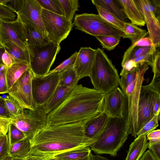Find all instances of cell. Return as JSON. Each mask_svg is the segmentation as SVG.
Listing matches in <instances>:
<instances>
[{"label":"cell","mask_w":160,"mask_h":160,"mask_svg":"<svg viewBox=\"0 0 160 160\" xmlns=\"http://www.w3.org/2000/svg\"><path fill=\"white\" fill-rule=\"evenodd\" d=\"M89 119L47 126L30 141L31 148L25 160H52L65 152L90 147L97 140L85 135V125Z\"/></svg>","instance_id":"1"},{"label":"cell","mask_w":160,"mask_h":160,"mask_svg":"<svg viewBox=\"0 0 160 160\" xmlns=\"http://www.w3.org/2000/svg\"><path fill=\"white\" fill-rule=\"evenodd\" d=\"M105 94L82 84L47 115V126H57L91 119L103 111Z\"/></svg>","instance_id":"2"},{"label":"cell","mask_w":160,"mask_h":160,"mask_svg":"<svg viewBox=\"0 0 160 160\" xmlns=\"http://www.w3.org/2000/svg\"><path fill=\"white\" fill-rule=\"evenodd\" d=\"M132 133L128 125L126 117H109L97 140L90 148L96 153L108 154L115 157L128 135Z\"/></svg>","instance_id":"3"},{"label":"cell","mask_w":160,"mask_h":160,"mask_svg":"<svg viewBox=\"0 0 160 160\" xmlns=\"http://www.w3.org/2000/svg\"><path fill=\"white\" fill-rule=\"evenodd\" d=\"M94 89L106 94L119 85L118 72L104 51L96 49L89 76Z\"/></svg>","instance_id":"4"},{"label":"cell","mask_w":160,"mask_h":160,"mask_svg":"<svg viewBox=\"0 0 160 160\" xmlns=\"http://www.w3.org/2000/svg\"><path fill=\"white\" fill-rule=\"evenodd\" d=\"M72 24L76 29L94 37L109 35L121 38L124 35L123 31L95 14H77Z\"/></svg>","instance_id":"5"},{"label":"cell","mask_w":160,"mask_h":160,"mask_svg":"<svg viewBox=\"0 0 160 160\" xmlns=\"http://www.w3.org/2000/svg\"><path fill=\"white\" fill-rule=\"evenodd\" d=\"M60 49L59 44L50 41L30 49L29 66L34 76H44L48 73Z\"/></svg>","instance_id":"6"},{"label":"cell","mask_w":160,"mask_h":160,"mask_svg":"<svg viewBox=\"0 0 160 160\" xmlns=\"http://www.w3.org/2000/svg\"><path fill=\"white\" fill-rule=\"evenodd\" d=\"M160 89L159 78H152L149 84L142 86L137 109L138 132L154 116L153 106L160 98Z\"/></svg>","instance_id":"7"},{"label":"cell","mask_w":160,"mask_h":160,"mask_svg":"<svg viewBox=\"0 0 160 160\" xmlns=\"http://www.w3.org/2000/svg\"><path fill=\"white\" fill-rule=\"evenodd\" d=\"M47 115L43 106L34 110L23 108L21 116L12 120V122L23 132L25 138L30 141L46 126Z\"/></svg>","instance_id":"8"},{"label":"cell","mask_w":160,"mask_h":160,"mask_svg":"<svg viewBox=\"0 0 160 160\" xmlns=\"http://www.w3.org/2000/svg\"><path fill=\"white\" fill-rule=\"evenodd\" d=\"M149 68L146 64H138V69L135 80L127 88L124 92L128 100V123L133 131L132 136L137 138V109L141 88L144 80V75Z\"/></svg>","instance_id":"9"},{"label":"cell","mask_w":160,"mask_h":160,"mask_svg":"<svg viewBox=\"0 0 160 160\" xmlns=\"http://www.w3.org/2000/svg\"><path fill=\"white\" fill-rule=\"evenodd\" d=\"M42 19L47 37L50 42L58 44L65 39L73 26L64 16L42 9Z\"/></svg>","instance_id":"10"},{"label":"cell","mask_w":160,"mask_h":160,"mask_svg":"<svg viewBox=\"0 0 160 160\" xmlns=\"http://www.w3.org/2000/svg\"><path fill=\"white\" fill-rule=\"evenodd\" d=\"M60 72L48 74L44 76H34L32 82V93L37 107L44 106L58 85Z\"/></svg>","instance_id":"11"},{"label":"cell","mask_w":160,"mask_h":160,"mask_svg":"<svg viewBox=\"0 0 160 160\" xmlns=\"http://www.w3.org/2000/svg\"><path fill=\"white\" fill-rule=\"evenodd\" d=\"M34 76L29 67L8 90V95L23 108L34 110L37 107L32 93V82Z\"/></svg>","instance_id":"12"},{"label":"cell","mask_w":160,"mask_h":160,"mask_svg":"<svg viewBox=\"0 0 160 160\" xmlns=\"http://www.w3.org/2000/svg\"><path fill=\"white\" fill-rule=\"evenodd\" d=\"M7 41L29 53L30 56L31 52L27 44L22 21L18 15L14 20L0 18V45Z\"/></svg>","instance_id":"13"},{"label":"cell","mask_w":160,"mask_h":160,"mask_svg":"<svg viewBox=\"0 0 160 160\" xmlns=\"http://www.w3.org/2000/svg\"><path fill=\"white\" fill-rule=\"evenodd\" d=\"M103 112L110 118L127 117L128 112L127 97L118 87L105 95Z\"/></svg>","instance_id":"14"},{"label":"cell","mask_w":160,"mask_h":160,"mask_svg":"<svg viewBox=\"0 0 160 160\" xmlns=\"http://www.w3.org/2000/svg\"><path fill=\"white\" fill-rule=\"evenodd\" d=\"M146 24L149 38L152 44L158 48L160 46V22L148 7L146 0H134Z\"/></svg>","instance_id":"15"},{"label":"cell","mask_w":160,"mask_h":160,"mask_svg":"<svg viewBox=\"0 0 160 160\" xmlns=\"http://www.w3.org/2000/svg\"><path fill=\"white\" fill-rule=\"evenodd\" d=\"M42 9L36 0H24L20 10L16 14L22 21L46 35L42 19Z\"/></svg>","instance_id":"16"},{"label":"cell","mask_w":160,"mask_h":160,"mask_svg":"<svg viewBox=\"0 0 160 160\" xmlns=\"http://www.w3.org/2000/svg\"><path fill=\"white\" fill-rule=\"evenodd\" d=\"M96 52V49L90 47L80 48L73 67L79 80L89 77Z\"/></svg>","instance_id":"17"},{"label":"cell","mask_w":160,"mask_h":160,"mask_svg":"<svg viewBox=\"0 0 160 160\" xmlns=\"http://www.w3.org/2000/svg\"><path fill=\"white\" fill-rule=\"evenodd\" d=\"M109 118L103 111L98 115L88 120L84 128L85 136L97 140L106 125Z\"/></svg>","instance_id":"18"},{"label":"cell","mask_w":160,"mask_h":160,"mask_svg":"<svg viewBox=\"0 0 160 160\" xmlns=\"http://www.w3.org/2000/svg\"><path fill=\"white\" fill-rule=\"evenodd\" d=\"M123 9L127 18L131 22L140 27L145 24L141 13L134 0H116Z\"/></svg>","instance_id":"19"},{"label":"cell","mask_w":160,"mask_h":160,"mask_svg":"<svg viewBox=\"0 0 160 160\" xmlns=\"http://www.w3.org/2000/svg\"><path fill=\"white\" fill-rule=\"evenodd\" d=\"M21 21L27 44L30 50L36 45L49 41L46 35L29 24Z\"/></svg>","instance_id":"20"},{"label":"cell","mask_w":160,"mask_h":160,"mask_svg":"<svg viewBox=\"0 0 160 160\" xmlns=\"http://www.w3.org/2000/svg\"><path fill=\"white\" fill-rule=\"evenodd\" d=\"M74 88L58 85L50 98L43 106L46 113L48 114L57 108Z\"/></svg>","instance_id":"21"},{"label":"cell","mask_w":160,"mask_h":160,"mask_svg":"<svg viewBox=\"0 0 160 160\" xmlns=\"http://www.w3.org/2000/svg\"><path fill=\"white\" fill-rule=\"evenodd\" d=\"M146 136L137 137L130 145L125 160H139L148 148Z\"/></svg>","instance_id":"22"},{"label":"cell","mask_w":160,"mask_h":160,"mask_svg":"<svg viewBox=\"0 0 160 160\" xmlns=\"http://www.w3.org/2000/svg\"><path fill=\"white\" fill-rule=\"evenodd\" d=\"M29 67L27 62L13 63L7 67L6 70V78L8 90Z\"/></svg>","instance_id":"23"},{"label":"cell","mask_w":160,"mask_h":160,"mask_svg":"<svg viewBox=\"0 0 160 160\" xmlns=\"http://www.w3.org/2000/svg\"><path fill=\"white\" fill-rule=\"evenodd\" d=\"M9 54L13 61V63L18 62H27L29 64L30 56L26 52L9 41H5L1 45Z\"/></svg>","instance_id":"24"},{"label":"cell","mask_w":160,"mask_h":160,"mask_svg":"<svg viewBox=\"0 0 160 160\" xmlns=\"http://www.w3.org/2000/svg\"><path fill=\"white\" fill-rule=\"evenodd\" d=\"M92 4L102 7L114 14L122 21L126 22L127 18L123 9L116 0H92Z\"/></svg>","instance_id":"25"},{"label":"cell","mask_w":160,"mask_h":160,"mask_svg":"<svg viewBox=\"0 0 160 160\" xmlns=\"http://www.w3.org/2000/svg\"><path fill=\"white\" fill-rule=\"evenodd\" d=\"M123 31V38L130 39L132 44L141 38L146 37L148 32L138 26L131 23L125 22Z\"/></svg>","instance_id":"26"},{"label":"cell","mask_w":160,"mask_h":160,"mask_svg":"<svg viewBox=\"0 0 160 160\" xmlns=\"http://www.w3.org/2000/svg\"><path fill=\"white\" fill-rule=\"evenodd\" d=\"M30 141L24 138L10 145V155L17 158L25 159L30 151Z\"/></svg>","instance_id":"27"},{"label":"cell","mask_w":160,"mask_h":160,"mask_svg":"<svg viewBox=\"0 0 160 160\" xmlns=\"http://www.w3.org/2000/svg\"><path fill=\"white\" fill-rule=\"evenodd\" d=\"M90 147L73 149L55 156L52 159L78 160L88 156L91 152Z\"/></svg>","instance_id":"28"},{"label":"cell","mask_w":160,"mask_h":160,"mask_svg":"<svg viewBox=\"0 0 160 160\" xmlns=\"http://www.w3.org/2000/svg\"><path fill=\"white\" fill-rule=\"evenodd\" d=\"M79 80L72 67L60 72L58 85L73 88L78 85Z\"/></svg>","instance_id":"29"},{"label":"cell","mask_w":160,"mask_h":160,"mask_svg":"<svg viewBox=\"0 0 160 160\" xmlns=\"http://www.w3.org/2000/svg\"><path fill=\"white\" fill-rule=\"evenodd\" d=\"M4 99L6 110L12 120L20 117L23 108L20 104L9 95H6Z\"/></svg>","instance_id":"30"},{"label":"cell","mask_w":160,"mask_h":160,"mask_svg":"<svg viewBox=\"0 0 160 160\" xmlns=\"http://www.w3.org/2000/svg\"><path fill=\"white\" fill-rule=\"evenodd\" d=\"M150 49L151 46L143 47H131L130 46L124 53L121 62L122 66L127 62L148 52Z\"/></svg>","instance_id":"31"},{"label":"cell","mask_w":160,"mask_h":160,"mask_svg":"<svg viewBox=\"0 0 160 160\" xmlns=\"http://www.w3.org/2000/svg\"><path fill=\"white\" fill-rule=\"evenodd\" d=\"M95 6L99 16L108 22L123 31L125 22L100 6L97 5Z\"/></svg>","instance_id":"32"},{"label":"cell","mask_w":160,"mask_h":160,"mask_svg":"<svg viewBox=\"0 0 160 160\" xmlns=\"http://www.w3.org/2000/svg\"><path fill=\"white\" fill-rule=\"evenodd\" d=\"M63 10L64 16L72 22L75 12L79 7L78 0H58Z\"/></svg>","instance_id":"33"},{"label":"cell","mask_w":160,"mask_h":160,"mask_svg":"<svg viewBox=\"0 0 160 160\" xmlns=\"http://www.w3.org/2000/svg\"><path fill=\"white\" fill-rule=\"evenodd\" d=\"M42 9L53 13L64 16L62 6L58 0H36Z\"/></svg>","instance_id":"34"},{"label":"cell","mask_w":160,"mask_h":160,"mask_svg":"<svg viewBox=\"0 0 160 160\" xmlns=\"http://www.w3.org/2000/svg\"><path fill=\"white\" fill-rule=\"evenodd\" d=\"M99 41L102 48L108 51L114 49L119 44L121 38L109 36H98L95 37Z\"/></svg>","instance_id":"35"},{"label":"cell","mask_w":160,"mask_h":160,"mask_svg":"<svg viewBox=\"0 0 160 160\" xmlns=\"http://www.w3.org/2000/svg\"><path fill=\"white\" fill-rule=\"evenodd\" d=\"M138 69V64L130 71L121 76L120 79L119 85L122 91L124 93L127 87L135 79Z\"/></svg>","instance_id":"36"},{"label":"cell","mask_w":160,"mask_h":160,"mask_svg":"<svg viewBox=\"0 0 160 160\" xmlns=\"http://www.w3.org/2000/svg\"><path fill=\"white\" fill-rule=\"evenodd\" d=\"M8 132L10 145L25 138L23 132L12 122L10 124Z\"/></svg>","instance_id":"37"},{"label":"cell","mask_w":160,"mask_h":160,"mask_svg":"<svg viewBox=\"0 0 160 160\" xmlns=\"http://www.w3.org/2000/svg\"><path fill=\"white\" fill-rule=\"evenodd\" d=\"M159 114L155 115L137 133L136 136H146L151 132L154 130L159 125Z\"/></svg>","instance_id":"38"},{"label":"cell","mask_w":160,"mask_h":160,"mask_svg":"<svg viewBox=\"0 0 160 160\" xmlns=\"http://www.w3.org/2000/svg\"><path fill=\"white\" fill-rule=\"evenodd\" d=\"M157 48L152 44L151 46L150 50L148 52L132 60L137 65L140 64H146L151 67Z\"/></svg>","instance_id":"39"},{"label":"cell","mask_w":160,"mask_h":160,"mask_svg":"<svg viewBox=\"0 0 160 160\" xmlns=\"http://www.w3.org/2000/svg\"><path fill=\"white\" fill-rule=\"evenodd\" d=\"M78 52H75L69 58L62 62L53 69L50 71L48 74L55 72H60L73 67L77 56Z\"/></svg>","instance_id":"40"},{"label":"cell","mask_w":160,"mask_h":160,"mask_svg":"<svg viewBox=\"0 0 160 160\" xmlns=\"http://www.w3.org/2000/svg\"><path fill=\"white\" fill-rule=\"evenodd\" d=\"M7 67L0 59V94L8 93V89L6 78V70Z\"/></svg>","instance_id":"41"},{"label":"cell","mask_w":160,"mask_h":160,"mask_svg":"<svg viewBox=\"0 0 160 160\" xmlns=\"http://www.w3.org/2000/svg\"><path fill=\"white\" fill-rule=\"evenodd\" d=\"M10 156V144L7 134L0 139V160Z\"/></svg>","instance_id":"42"},{"label":"cell","mask_w":160,"mask_h":160,"mask_svg":"<svg viewBox=\"0 0 160 160\" xmlns=\"http://www.w3.org/2000/svg\"><path fill=\"white\" fill-rule=\"evenodd\" d=\"M153 73L152 78H158L160 76V52L159 48H157L151 67Z\"/></svg>","instance_id":"43"},{"label":"cell","mask_w":160,"mask_h":160,"mask_svg":"<svg viewBox=\"0 0 160 160\" xmlns=\"http://www.w3.org/2000/svg\"><path fill=\"white\" fill-rule=\"evenodd\" d=\"M24 0H0V2L6 6L16 14L20 10Z\"/></svg>","instance_id":"44"},{"label":"cell","mask_w":160,"mask_h":160,"mask_svg":"<svg viewBox=\"0 0 160 160\" xmlns=\"http://www.w3.org/2000/svg\"><path fill=\"white\" fill-rule=\"evenodd\" d=\"M16 13L0 2V18L10 21L16 19Z\"/></svg>","instance_id":"45"},{"label":"cell","mask_w":160,"mask_h":160,"mask_svg":"<svg viewBox=\"0 0 160 160\" xmlns=\"http://www.w3.org/2000/svg\"><path fill=\"white\" fill-rule=\"evenodd\" d=\"M146 3L150 8L155 14L157 17L160 19V0H146Z\"/></svg>","instance_id":"46"},{"label":"cell","mask_w":160,"mask_h":160,"mask_svg":"<svg viewBox=\"0 0 160 160\" xmlns=\"http://www.w3.org/2000/svg\"><path fill=\"white\" fill-rule=\"evenodd\" d=\"M147 148L157 160H160V142L153 143L148 142Z\"/></svg>","instance_id":"47"},{"label":"cell","mask_w":160,"mask_h":160,"mask_svg":"<svg viewBox=\"0 0 160 160\" xmlns=\"http://www.w3.org/2000/svg\"><path fill=\"white\" fill-rule=\"evenodd\" d=\"M146 138L149 143L160 142V130H154L151 132L147 135Z\"/></svg>","instance_id":"48"},{"label":"cell","mask_w":160,"mask_h":160,"mask_svg":"<svg viewBox=\"0 0 160 160\" xmlns=\"http://www.w3.org/2000/svg\"><path fill=\"white\" fill-rule=\"evenodd\" d=\"M12 119L10 118L0 117V132L7 134Z\"/></svg>","instance_id":"49"},{"label":"cell","mask_w":160,"mask_h":160,"mask_svg":"<svg viewBox=\"0 0 160 160\" xmlns=\"http://www.w3.org/2000/svg\"><path fill=\"white\" fill-rule=\"evenodd\" d=\"M151 40L149 37H144L137 41L130 46L131 47H143L151 46L152 45Z\"/></svg>","instance_id":"50"},{"label":"cell","mask_w":160,"mask_h":160,"mask_svg":"<svg viewBox=\"0 0 160 160\" xmlns=\"http://www.w3.org/2000/svg\"><path fill=\"white\" fill-rule=\"evenodd\" d=\"M1 59L2 63L7 67L10 66L13 63L12 58L5 50L2 55Z\"/></svg>","instance_id":"51"},{"label":"cell","mask_w":160,"mask_h":160,"mask_svg":"<svg viewBox=\"0 0 160 160\" xmlns=\"http://www.w3.org/2000/svg\"><path fill=\"white\" fill-rule=\"evenodd\" d=\"M0 117L10 118L5 107L4 98L1 96H0Z\"/></svg>","instance_id":"52"},{"label":"cell","mask_w":160,"mask_h":160,"mask_svg":"<svg viewBox=\"0 0 160 160\" xmlns=\"http://www.w3.org/2000/svg\"><path fill=\"white\" fill-rule=\"evenodd\" d=\"M139 160H157L149 150L144 152Z\"/></svg>","instance_id":"53"},{"label":"cell","mask_w":160,"mask_h":160,"mask_svg":"<svg viewBox=\"0 0 160 160\" xmlns=\"http://www.w3.org/2000/svg\"><path fill=\"white\" fill-rule=\"evenodd\" d=\"M160 98H158L155 102L153 108V112L154 115L160 114Z\"/></svg>","instance_id":"54"},{"label":"cell","mask_w":160,"mask_h":160,"mask_svg":"<svg viewBox=\"0 0 160 160\" xmlns=\"http://www.w3.org/2000/svg\"><path fill=\"white\" fill-rule=\"evenodd\" d=\"M90 160H109L106 158L99 155L91 154Z\"/></svg>","instance_id":"55"},{"label":"cell","mask_w":160,"mask_h":160,"mask_svg":"<svg viewBox=\"0 0 160 160\" xmlns=\"http://www.w3.org/2000/svg\"><path fill=\"white\" fill-rule=\"evenodd\" d=\"M1 160H26L25 159H21L16 158L11 156L7 157Z\"/></svg>","instance_id":"56"},{"label":"cell","mask_w":160,"mask_h":160,"mask_svg":"<svg viewBox=\"0 0 160 160\" xmlns=\"http://www.w3.org/2000/svg\"><path fill=\"white\" fill-rule=\"evenodd\" d=\"M91 152L87 156L82 158L78 160H90ZM52 160H57L55 159H52Z\"/></svg>","instance_id":"57"},{"label":"cell","mask_w":160,"mask_h":160,"mask_svg":"<svg viewBox=\"0 0 160 160\" xmlns=\"http://www.w3.org/2000/svg\"><path fill=\"white\" fill-rule=\"evenodd\" d=\"M5 51V49L3 47L2 45H0V59H1V57L2 54Z\"/></svg>","instance_id":"58"},{"label":"cell","mask_w":160,"mask_h":160,"mask_svg":"<svg viewBox=\"0 0 160 160\" xmlns=\"http://www.w3.org/2000/svg\"><path fill=\"white\" fill-rule=\"evenodd\" d=\"M5 135L3 134L2 133L0 132V139L2 138V137Z\"/></svg>","instance_id":"59"},{"label":"cell","mask_w":160,"mask_h":160,"mask_svg":"<svg viewBox=\"0 0 160 160\" xmlns=\"http://www.w3.org/2000/svg\"></svg>","instance_id":"60"}]
</instances>
